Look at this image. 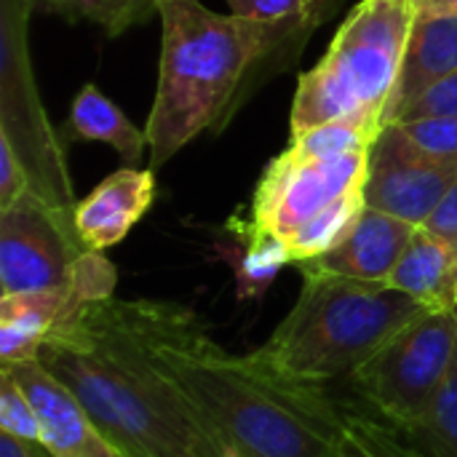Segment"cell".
Wrapping results in <instances>:
<instances>
[{"label": "cell", "mask_w": 457, "mask_h": 457, "mask_svg": "<svg viewBox=\"0 0 457 457\" xmlns=\"http://www.w3.org/2000/svg\"><path fill=\"white\" fill-rule=\"evenodd\" d=\"M185 305L96 300L59 324L37 351L123 457H209L228 453L201 428L163 372L158 348Z\"/></svg>", "instance_id": "1"}, {"label": "cell", "mask_w": 457, "mask_h": 457, "mask_svg": "<svg viewBox=\"0 0 457 457\" xmlns=\"http://www.w3.org/2000/svg\"><path fill=\"white\" fill-rule=\"evenodd\" d=\"M201 428L241 457H340L345 418L327 383L289 378L257 351L228 353L182 311L158 348Z\"/></svg>", "instance_id": "2"}, {"label": "cell", "mask_w": 457, "mask_h": 457, "mask_svg": "<svg viewBox=\"0 0 457 457\" xmlns=\"http://www.w3.org/2000/svg\"><path fill=\"white\" fill-rule=\"evenodd\" d=\"M155 11L163 24L161 70L145 126L153 171L212 129L230 110L244 75L300 29L214 13L198 0H161Z\"/></svg>", "instance_id": "3"}, {"label": "cell", "mask_w": 457, "mask_h": 457, "mask_svg": "<svg viewBox=\"0 0 457 457\" xmlns=\"http://www.w3.org/2000/svg\"><path fill=\"white\" fill-rule=\"evenodd\" d=\"M303 276L297 303L257 348L262 361L297 380L351 378L391 335L426 311L410 295L380 281Z\"/></svg>", "instance_id": "4"}, {"label": "cell", "mask_w": 457, "mask_h": 457, "mask_svg": "<svg viewBox=\"0 0 457 457\" xmlns=\"http://www.w3.org/2000/svg\"><path fill=\"white\" fill-rule=\"evenodd\" d=\"M415 16V0H361L324 59L300 75L292 134L343 118L380 131Z\"/></svg>", "instance_id": "5"}, {"label": "cell", "mask_w": 457, "mask_h": 457, "mask_svg": "<svg viewBox=\"0 0 457 457\" xmlns=\"http://www.w3.org/2000/svg\"><path fill=\"white\" fill-rule=\"evenodd\" d=\"M457 356V308H426L391 335L351 380L396 428L415 423L447 383Z\"/></svg>", "instance_id": "6"}, {"label": "cell", "mask_w": 457, "mask_h": 457, "mask_svg": "<svg viewBox=\"0 0 457 457\" xmlns=\"http://www.w3.org/2000/svg\"><path fill=\"white\" fill-rule=\"evenodd\" d=\"M88 252L78 236L75 212L51 204L35 187L0 209L3 295L67 287Z\"/></svg>", "instance_id": "7"}, {"label": "cell", "mask_w": 457, "mask_h": 457, "mask_svg": "<svg viewBox=\"0 0 457 457\" xmlns=\"http://www.w3.org/2000/svg\"><path fill=\"white\" fill-rule=\"evenodd\" d=\"M32 8L27 0H3V115L0 134H5L19 158L32 174V187L51 204L75 212L72 185L62 158V145L48 129L37 104L24 46V16Z\"/></svg>", "instance_id": "8"}, {"label": "cell", "mask_w": 457, "mask_h": 457, "mask_svg": "<svg viewBox=\"0 0 457 457\" xmlns=\"http://www.w3.org/2000/svg\"><path fill=\"white\" fill-rule=\"evenodd\" d=\"M370 153L343 158H308L287 147L273 158L254 190L252 222L284 244L308 220L351 193L364 190Z\"/></svg>", "instance_id": "9"}, {"label": "cell", "mask_w": 457, "mask_h": 457, "mask_svg": "<svg viewBox=\"0 0 457 457\" xmlns=\"http://www.w3.org/2000/svg\"><path fill=\"white\" fill-rule=\"evenodd\" d=\"M455 179V161L426 153L399 123H388L370 150L364 204L423 228Z\"/></svg>", "instance_id": "10"}, {"label": "cell", "mask_w": 457, "mask_h": 457, "mask_svg": "<svg viewBox=\"0 0 457 457\" xmlns=\"http://www.w3.org/2000/svg\"><path fill=\"white\" fill-rule=\"evenodd\" d=\"M115 268L102 252H88L72 281L56 289L0 295V364L37 359L46 337L83 305L112 297Z\"/></svg>", "instance_id": "11"}, {"label": "cell", "mask_w": 457, "mask_h": 457, "mask_svg": "<svg viewBox=\"0 0 457 457\" xmlns=\"http://www.w3.org/2000/svg\"><path fill=\"white\" fill-rule=\"evenodd\" d=\"M16 383L27 391L37 423L40 445L51 457H123L99 426L88 418L80 402L35 359L19 364H3Z\"/></svg>", "instance_id": "12"}, {"label": "cell", "mask_w": 457, "mask_h": 457, "mask_svg": "<svg viewBox=\"0 0 457 457\" xmlns=\"http://www.w3.org/2000/svg\"><path fill=\"white\" fill-rule=\"evenodd\" d=\"M415 230L418 228L404 220L364 206L351 233L332 252L311 262H303L300 268L303 273H327V276H343L356 281L388 284Z\"/></svg>", "instance_id": "13"}, {"label": "cell", "mask_w": 457, "mask_h": 457, "mask_svg": "<svg viewBox=\"0 0 457 457\" xmlns=\"http://www.w3.org/2000/svg\"><path fill=\"white\" fill-rule=\"evenodd\" d=\"M453 72H457V13L418 11L394 94L383 112V126L396 123L412 102Z\"/></svg>", "instance_id": "14"}, {"label": "cell", "mask_w": 457, "mask_h": 457, "mask_svg": "<svg viewBox=\"0 0 457 457\" xmlns=\"http://www.w3.org/2000/svg\"><path fill=\"white\" fill-rule=\"evenodd\" d=\"M153 201V169L139 171L134 166H123L75 204V228L80 241L91 252H107L129 236V230L145 217Z\"/></svg>", "instance_id": "15"}, {"label": "cell", "mask_w": 457, "mask_h": 457, "mask_svg": "<svg viewBox=\"0 0 457 457\" xmlns=\"http://www.w3.org/2000/svg\"><path fill=\"white\" fill-rule=\"evenodd\" d=\"M388 287L426 308H457V244L418 228L402 252Z\"/></svg>", "instance_id": "16"}, {"label": "cell", "mask_w": 457, "mask_h": 457, "mask_svg": "<svg viewBox=\"0 0 457 457\" xmlns=\"http://www.w3.org/2000/svg\"><path fill=\"white\" fill-rule=\"evenodd\" d=\"M62 137L70 142H107L126 166H137L147 147V134L137 129L120 107L107 99L94 83H86L62 126Z\"/></svg>", "instance_id": "17"}, {"label": "cell", "mask_w": 457, "mask_h": 457, "mask_svg": "<svg viewBox=\"0 0 457 457\" xmlns=\"http://www.w3.org/2000/svg\"><path fill=\"white\" fill-rule=\"evenodd\" d=\"M228 228L236 233V241H238V249H233V262H236V276H238V284H241V295H254L260 292L265 284H270V278L292 262V254H289V246L257 228L252 220H230Z\"/></svg>", "instance_id": "18"}, {"label": "cell", "mask_w": 457, "mask_h": 457, "mask_svg": "<svg viewBox=\"0 0 457 457\" xmlns=\"http://www.w3.org/2000/svg\"><path fill=\"white\" fill-rule=\"evenodd\" d=\"M364 206H367L364 204V190L361 193H351V195L340 198L337 204L327 206L313 220H308L303 228H297L287 238L292 262L303 265V262H311V260L332 252L351 233V228L361 217Z\"/></svg>", "instance_id": "19"}, {"label": "cell", "mask_w": 457, "mask_h": 457, "mask_svg": "<svg viewBox=\"0 0 457 457\" xmlns=\"http://www.w3.org/2000/svg\"><path fill=\"white\" fill-rule=\"evenodd\" d=\"M399 431L428 457H457V356L434 404Z\"/></svg>", "instance_id": "20"}, {"label": "cell", "mask_w": 457, "mask_h": 457, "mask_svg": "<svg viewBox=\"0 0 457 457\" xmlns=\"http://www.w3.org/2000/svg\"><path fill=\"white\" fill-rule=\"evenodd\" d=\"M32 11L62 13L64 19H86L99 24L107 35H120L131 24L142 21L153 8V0H27Z\"/></svg>", "instance_id": "21"}, {"label": "cell", "mask_w": 457, "mask_h": 457, "mask_svg": "<svg viewBox=\"0 0 457 457\" xmlns=\"http://www.w3.org/2000/svg\"><path fill=\"white\" fill-rule=\"evenodd\" d=\"M378 134H380L378 129L361 120L343 118L292 134L289 147L308 158H343L351 153H370Z\"/></svg>", "instance_id": "22"}, {"label": "cell", "mask_w": 457, "mask_h": 457, "mask_svg": "<svg viewBox=\"0 0 457 457\" xmlns=\"http://www.w3.org/2000/svg\"><path fill=\"white\" fill-rule=\"evenodd\" d=\"M340 457H428L388 420L348 415Z\"/></svg>", "instance_id": "23"}, {"label": "cell", "mask_w": 457, "mask_h": 457, "mask_svg": "<svg viewBox=\"0 0 457 457\" xmlns=\"http://www.w3.org/2000/svg\"><path fill=\"white\" fill-rule=\"evenodd\" d=\"M0 434H11L21 442L40 445V423L27 391L16 378L0 367Z\"/></svg>", "instance_id": "24"}, {"label": "cell", "mask_w": 457, "mask_h": 457, "mask_svg": "<svg viewBox=\"0 0 457 457\" xmlns=\"http://www.w3.org/2000/svg\"><path fill=\"white\" fill-rule=\"evenodd\" d=\"M230 13L260 24H311L316 8L308 0H228Z\"/></svg>", "instance_id": "25"}, {"label": "cell", "mask_w": 457, "mask_h": 457, "mask_svg": "<svg viewBox=\"0 0 457 457\" xmlns=\"http://www.w3.org/2000/svg\"><path fill=\"white\" fill-rule=\"evenodd\" d=\"M399 126L426 153L457 163V115H434V118H420V120H404Z\"/></svg>", "instance_id": "26"}, {"label": "cell", "mask_w": 457, "mask_h": 457, "mask_svg": "<svg viewBox=\"0 0 457 457\" xmlns=\"http://www.w3.org/2000/svg\"><path fill=\"white\" fill-rule=\"evenodd\" d=\"M32 187V174L19 158L13 142L0 134V209L11 206L24 190Z\"/></svg>", "instance_id": "27"}, {"label": "cell", "mask_w": 457, "mask_h": 457, "mask_svg": "<svg viewBox=\"0 0 457 457\" xmlns=\"http://www.w3.org/2000/svg\"><path fill=\"white\" fill-rule=\"evenodd\" d=\"M434 115H457V72L445 78L439 86H434L428 94H423L418 102H412L396 123L404 120H420Z\"/></svg>", "instance_id": "28"}, {"label": "cell", "mask_w": 457, "mask_h": 457, "mask_svg": "<svg viewBox=\"0 0 457 457\" xmlns=\"http://www.w3.org/2000/svg\"><path fill=\"white\" fill-rule=\"evenodd\" d=\"M423 228H428L431 233H436V236L457 244V179L453 182V187L447 190V195L442 198V204L436 206V212L431 214V220Z\"/></svg>", "instance_id": "29"}, {"label": "cell", "mask_w": 457, "mask_h": 457, "mask_svg": "<svg viewBox=\"0 0 457 457\" xmlns=\"http://www.w3.org/2000/svg\"><path fill=\"white\" fill-rule=\"evenodd\" d=\"M0 457H51L43 445L21 442L11 434H0Z\"/></svg>", "instance_id": "30"}, {"label": "cell", "mask_w": 457, "mask_h": 457, "mask_svg": "<svg viewBox=\"0 0 457 457\" xmlns=\"http://www.w3.org/2000/svg\"><path fill=\"white\" fill-rule=\"evenodd\" d=\"M418 11H434V13H457V0H415Z\"/></svg>", "instance_id": "31"}, {"label": "cell", "mask_w": 457, "mask_h": 457, "mask_svg": "<svg viewBox=\"0 0 457 457\" xmlns=\"http://www.w3.org/2000/svg\"><path fill=\"white\" fill-rule=\"evenodd\" d=\"M209 457H241V455H233V453H214V455Z\"/></svg>", "instance_id": "32"}, {"label": "cell", "mask_w": 457, "mask_h": 457, "mask_svg": "<svg viewBox=\"0 0 457 457\" xmlns=\"http://www.w3.org/2000/svg\"><path fill=\"white\" fill-rule=\"evenodd\" d=\"M308 3H311V5H313V8H316V5H319V3H321V0H308Z\"/></svg>", "instance_id": "33"}, {"label": "cell", "mask_w": 457, "mask_h": 457, "mask_svg": "<svg viewBox=\"0 0 457 457\" xmlns=\"http://www.w3.org/2000/svg\"><path fill=\"white\" fill-rule=\"evenodd\" d=\"M155 3H161V0H155Z\"/></svg>", "instance_id": "34"}, {"label": "cell", "mask_w": 457, "mask_h": 457, "mask_svg": "<svg viewBox=\"0 0 457 457\" xmlns=\"http://www.w3.org/2000/svg\"><path fill=\"white\" fill-rule=\"evenodd\" d=\"M153 3H155V0H153ZM155 5H158V3H155Z\"/></svg>", "instance_id": "35"}, {"label": "cell", "mask_w": 457, "mask_h": 457, "mask_svg": "<svg viewBox=\"0 0 457 457\" xmlns=\"http://www.w3.org/2000/svg\"><path fill=\"white\" fill-rule=\"evenodd\" d=\"M455 303H457V297H455Z\"/></svg>", "instance_id": "36"}]
</instances>
